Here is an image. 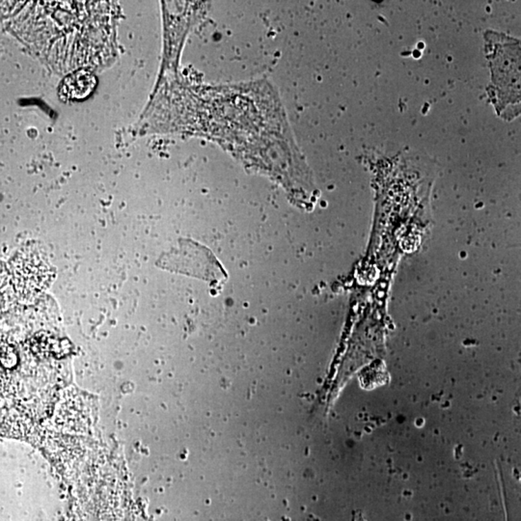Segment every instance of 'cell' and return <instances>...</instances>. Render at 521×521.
I'll use <instances>...</instances> for the list:
<instances>
[{"label": "cell", "instance_id": "1", "mask_svg": "<svg viewBox=\"0 0 521 521\" xmlns=\"http://www.w3.org/2000/svg\"><path fill=\"white\" fill-rule=\"evenodd\" d=\"M491 71L488 91L501 117L512 119L521 113V41L504 34H484Z\"/></svg>", "mask_w": 521, "mask_h": 521}, {"label": "cell", "instance_id": "2", "mask_svg": "<svg viewBox=\"0 0 521 521\" xmlns=\"http://www.w3.org/2000/svg\"><path fill=\"white\" fill-rule=\"evenodd\" d=\"M97 84L96 77L91 72L81 70L70 75L63 81L59 95L64 101H81L90 95Z\"/></svg>", "mask_w": 521, "mask_h": 521}, {"label": "cell", "instance_id": "3", "mask_svg": "<svg viewBox=\"0 0 521 521\" xmlns=\"http://www.w3.org/2000/svg\"><path fill=\"white\" fill-rule=\"evenodd\" d=\"M42 266V263H37L35 260H24L18 276L19 289L23 292L40 289L43 281Z\"/></svg>", "mask_w": 521, "mask_h": 521}]
</instances>
